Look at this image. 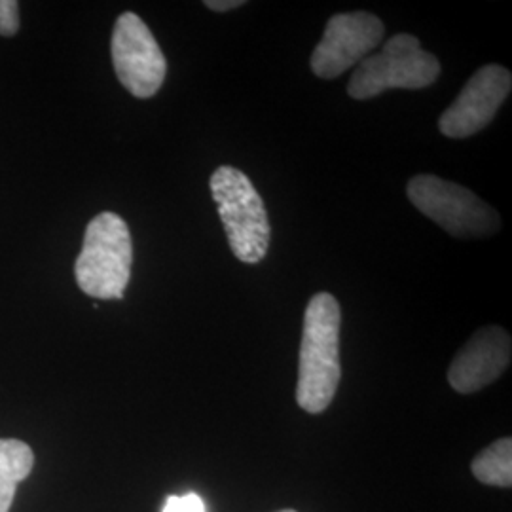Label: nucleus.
Returning a JSON list of instances; mask_svg holds the SVG:
<instances>
[{
    "instance_id": "nucleus-1",
    "label": "nucleus",
    "mask_w": 512,
    "mask_h": 512,
    "mask_svg": "<svg viewBox=\"0 0 512 512\" xmlns=\"http://www.w3.org/2000/svg\"><path fill=\"white\" fill-rule=\"evenodd\" d=\"M340 323L338 300L329 293L315 294L304 313L296 384V403L308 414L325 412L340 384Z\"/></svg>"
},
{
    "instance_id": "nucleus-2",
    "label": "nucleus",
    "mask_w": 512,
    "mask_h": 512,
    "mask_svg": "<svg viewBox=\"0 0 512 512\" xmlns=\"http://www.w3.org/2000/svg\"><path fill=\"white\" fill-rule=\"evenodd\" d=\"M131 264L133 245L126 220L110 211L90 220L74 264L78 287L99 300H122L128 289Z\"/></svg>"
},
{
    "instance_id": "nucleus-3",
    "label": "nucleus",
    "mask_w": 512,
    "mask_h": 512,
    "mask_svg": "<svg viewBox=\"0 0 512 512\" xmlns=\"http://www.w3.org/2000/svg\"><path fill=\"white\" fill-rule=\"evenodd\" d=\"M211 194L232 253L245 264H258L268 255L270 220L251 179L232 165H220L211 175Z\"/></svg>"
},
{
    "instance_id": "nucleus-4",
    "label": "nucleus",
    "mask_w": 512,
    "mask_h": 512,
    "mask_svg": "<svg viewBox=\"0 0 512 512\" xmlns=\"http://www.w3.org/2000/svg\"><path fill=\"white\" fill-rule=\"evenodd\" d=\"M440 61L421 50L414 35H395L380 54L365 57L348 84V93L357 101L372 99L387 90H423L439 78Z\"/></svg>"
},
{
    "instance_id": "nucleus-5",
    "label": "nucleus",
    "mask_w": 512,
    "mask_h": 512,
    "mask_svg": "<svg viewBox=\"0 0 512 512\" xmlns=\"http://www.w3.org/2000/svg\"><path fill=\"white\" fill-rule=\"evenodd\" d=\"M406 194L418 211L454 238H488L501 226L492 205L482 202L469 188L437 175H416Z\"/></svg>"
},
{
    "instance_id": "nucleus-6",
    "label": "nucleus",
    "mask_w": 512,
    "mask_h": 512,
    "mask_svg": "<svg viewBox=\"0 0 512 512\" xmlns=\"http://www.w3.org/2000/svg\"><path fill=\"white\" fill-rule=\"evenodd\" d=\"M110 54L120 84L131 95L148 99L164 84L167 61L147 23L133 12L122 14L112 31Z\"/></svg>"
},
{
    "instance_id": "nucleus-7",
    "label": "nucleus",
    "mask_w": 512,
    "mask_h": 512,
    "mask_svg": "<svg viewBox=\"0 0 512 512\" xmlns=\"http://www.w3.org/2000/svg\"><path fill=\"white\" fill-rule=\"evenodd\" d=\"M384 33L382 19L368 12L332 16L311 54V71L325 80L346 73L382 44Z\"/></svg>"
},
{
    "instance_id": "nucleus-8",
    "label": "nucleus",
    "mask_w": 512,
    "mask_h": 512,
    "mask_svg": "<svg viewBox=\"0 0 512 512\" xmlns=\"http://www.w3.org/2000/svg\"><path fill=\"white\" fill-rule=\"evenodd\" d=\"M512 90L509 69L486 65L478 69L458 99L440 116L439 129L450 139H465L486 128Z\"/></svg>"
},
{
    "instance_id": "nucleus-9",
    "label": "nucleus",
    "mask_w": 512,
    "mask_h": 512,
    "mask_svg": "<svg viewBox=\"0 0 512 512\" xmlns=\"http://www.w3.org/2000/svg\"><path fill=\"white\" fill-rule=\"evenodd\" d=\"M511 336L501 327L478 330L448 368V382L463 395L476 393L490 384L511 365Z\"/></svg>"
},
{
    "instance_id": "nucleus-10",
    "label": "nucleus",
    "mask_w": 512,
    "mask_h": 512,
    "mask_svg": "<svg viewBox=\"0 0 512 512\" xmlns=\"http://www.w3.org/2000/svg\"><path fill=\"white\" fill-rule=\"evenodd\" d=\"M33 450L16 439H0V512L10 511L19 482L33 471Z\"/></svg>"
},
{
    "instance_id": "nucleus-11",
    "label": "nucleus",
    "mask_w": 512,
    "mask_h": 512,
    "mask_svg": "<svg viewBox=\"0 0 512 512\" xmlns=\"http://www.w3.org/2000/svg\"><path fill=\"white\" fill-rule=\"evenodd\" d=\"M473 475L488 486L511 488L512 486V440H495L492 446L482 450L471 465Z\"/></svg>"
},
{
    "instance_id": "nucleus-12",
    "label": "nucleus",
    "mask_w": 512,
    "mask_h": 512,
    "mask_svg": "<svg viewBox=\"0 0 512 512\" xmlns=\"http://www.w3.org/2000/svg\"><path fill=\"white\" fill-rule=\"evenodd\" d=\"M18 2L14 0H0V35L14 37L18 33Z\"/></svg>"
},
{
    "instance_id": "nucleus-13",
    "label": "nucleus",
    "mask_w": 512,
    "mask_h": 512,
    "mask_svg": "<svg viewBox=\"0 0 512 512\" xmlns=\"http://www.w3.org/2000/svg\"><path fill=\"white\" fill-rule=\"evenodd\" d=\"M164 512H205V503L196 494L171 495L165 501Z\"/></svg>"
},
{
    "instance_id": "nucleus-14",
    "label": "nucleus",
    "mask_w": 512,
    "mask_h": 512,
    "mask_svg": "<svg viewBox=\"0 0 512 512\" xmlns=\"http://www.w3.org/2000/svg\"><path fill=\"white\" fill-rule=\"evenodd\" d=\"M243 4H245L243 0H205L203 2V6L213 12H230V10L241 8Z\"/></svg>"
},
{
    "instance_id": "nucleus-15",
    "label": "nucleus",
    "mask_w": 512,
    "mask_h": 512,
    "mask_svg": "<svg viewBox=\"0 0 512 512\" xmlns=\"http://www.w3.org/2000/svg\"><path fill=\"white\" fill-rule=\"evenodd\" d=\"M283 512H294V511H283Z\"/></svg>"
}]
</instances>
